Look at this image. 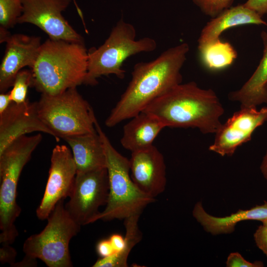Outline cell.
Masks as SVG:
<instances>
[{"mask_svg": "<svg viewBox=\"0 0 267 267\" xmlns=\"http://www.w3.org/2000/svg\"><path fill=\"white\" fill-rule=\"evenodd\" d=\"M189 50L182 43L162 52L155 59L136 63L131 80L105 124L113 127L143 111L155 99L181 83L180 70Z\"/></svg>", "mask_w": 267, "mask_h": 267, "instance_id": "obj_1", "label": "cell"}, {"mask_svg": "<svg viewBox=\"0 0 267 267\" xmlns=\"http://www.w3.org/2000/svg\"><path fill=\"white\" fill-rule=\"evenodd\" d=\"M143 111L156 117L165 127L196 128L207 134L218 130L224 109L213 90L190 82L157 98Z\"/></svg>", "mask_w": 267, "mask_h": 267, "instance_id": "obj_2", "label": "cell"}, {"mask_svg": "<svg viewBox=\"0 0 267 267\" xmlns=\"http://www.w3.org/2000/svg\"><path fill=\"white\" fill-rule=\"evenodd\" d=\"M88 51L85 43L47 39L31 68L32 86L41 94L54 95L85 82Z\"/></svg>", "mask_w": 267, "mask_h": 267, "instance_id": "obj_3", "label": "cell"}, {"mask_svg": "<svg viewBox=\"0 0 267 267\" xmlns=\"http://www.w3.org/2000/svg\"><path fill=\"white\" fill-rule=\"evenodd\" d=\"M95 125L104 146L109 182L107 202L105 209L97 216L96 221L125 220L140 216L155 199L142 192L135 185L131 177L129 159L113 147L97 121Z\"/></svg>", "mask_w": 267, "mask_h": 267, "instance_id": "obj_4", "label": "cell"}, {"mask_svg": "<svg viewBox=\"0 0 267 267\" xmlns=\"http://www.w3.org/2000/svg\"><path fill=\"white\" fill-rule=\"evenodd\" d=\"M136 31L131 23L121 19L112 29L104 43L97 48L88 51V68L85 85L94 86L103 76L114 75L125 77L123 62L130 56L154 51L155 40L149 37L135 39Z\"/></svg>", "mask_w": 267, "mask_h": 267, "instance_id": "obj_5", "label": "cell"}, {"mask_svg": "<svg viewBox=\"0 0 267 267\" xmlns=\"http://www.w3.org/2000/svg\"><path fill=\"white\" fill-rule=\"evenodd\" d=\"M37 103L41 120L57 141L96 132L93 111L77 88L54 95L41 94Z\"/></svg>", "mask_w": 267, "mask_h": 267, "instance_id": "obj_6", "label": "cell"}, {"mask_svg": "<svg viewBox=\"0 0 267 267\" xmlns=\"http://www.w3.org/2000/svg\"><path fill=\"white\" fill-rule=\"evenodd\" d=\"M47 219V223L40 233L26 239L23 252L27 256L40 259L49 267H72L69 243L81 226L66 209L64 200L57 203Z\"/></svg>", "mask_w": 267, "mask_h": 267, "instance_id": "obj_7", "label": "cell"}, {"mask_svg": "<svg viewBox=\"0 0 267 267\" xmlns=\"http://www.w3.org/2000/svg\"><path fill=\"white\" fill-rule=\"evenodd\" d=\"M35 149L29 142L17 139L0 153V243L11 244L18 236L14 222L21 209L16 202L22 171Z\"/></svg>", "mask_w": 267, "mask_h": 267, "instance_id": "obj_8", "label": "cell"}, {"mask_svg": "<svg viewBox=\"0 0 267 267\" xmlns=\"http://www.w3.org/2000/svg\"><path fill=\"white\" fill-rule=\"evenodd\" d=\"M108 193L106 168L77 173L65 208L81 226L93 223L99 207L106 205Z\"/></svg>", "mask_w": 267, "mask_h": 267, "instance_id": "obj_9", "label": "cell"}, {"mask_svg": "<svg viewBox=\"0 0 267 267\" xmlns=\"http://www.w3.org/2000/svg\"><path fill=\"white\" fill-rule=\"evenodd\" d=\"M72 0H22L23 11L17 23H29L45 33L49 39L84 43L83 37L62 15Z\"/></svg>", "mask_w": 267, "mask_h": 267, "instance_id": "obj_10", "label": "cell"}, {"mask_svg": "<svg viewBox=\"0 0 267 267\" xmlns=\"http://www.w3.org/2000/svg\"><path fill=\"white\" fill-rule=\"evenodd\" d=\"M76 174L71 150L65 145H56L52 151L45 191L36 210L39 219H47L57 203L69 197Z\"/></svg>", "mask_w": 267, "mask_h": 267, "instance_id": "obj_11", "label": "cell"}, {"mask_svg": "<svg viewBox=\"0 0 267 267\" xmlns=\"http://www.w3.org/2000/svg\"><path fill=\"white\" fill-rule=\"evenodd\" d=\"M267 121V107H241L215 133L210 151L222 156H231L238 147L251 139L255 130Z\"/></svg>", "mask_w": 267, "mask_h": 267, "instance_id": "obj_12", "label": "cell"}, {"mask_svg": "<svg viewBox=\"0 0 267 267\" xmlns=\"http://www.w3.org/2000/svg\"><path fill=\"white\" fill-rule=\"evenodd\" d=\"M131 153L129 161L132 179L142 192L155 198L166 186V165L162 154L153 145Z\"/></svg>", "mask_w": 267, "mask_h": 267, "instance_id": "obj_13", "label": "cell"}, {"mask_svg": "<svg viewBox=\"0 0 267 267\" xmlns=\"http://www.w3.org/2000/svg\"><path fill=\"white\" fill-rule=\"evenodd\" d=\"M4 54L0 65V92L12 87L17 73L24 67L32 68L42 43L40 37L23 34L11 35L5 42Z\"/></svg>", "mask_w": 267, "mask_h": 267, "instance_id": "obj_14", "label": "cell"}, {"mask_svg": "<svg viewBox=\"0 0 267 267\" xmlns=\"http://www.w3.org/2000/svg\"><path fill=\"white\" fill-rule=\"evenodd\" d=\"M36 132L52 136L39 116L37 102L27 99L21 103L12 102L0 114V153L17 138Z\"/></svg>", "mask_w": 267, "mask_h": 267, "instance_id": "obj_15", "label": "cell"}, {"mask_svg": "<svg viewBox=\"0 0 267 267\" xmlns=\"http://www.w3.org/2000/svg\"><path fill=\"white\" fill-rule=\"evenodd\" d=\"M261 16L244 4L230 7L208 22L201 31L198 40V50L220 40L225 30L246 24L267 25Z\"/></svg>", "mask_w": 267, "mask_h": 267, "instance_id": "obj_16", "label": "cell"}, {"mask_svg": "<svg viewBox=\"0 0 267 267\" xmlns=\"http://www.w3.org/2000/svg\"><path fill=\"white\" fill-rule=\"evenodd\" d=\"M192 215L207 232L214 235L230 234L238 222L246 220L261 222L267 219V201L250 209H239L237 212L223 217H217L208 214L201 201L194 205Z\"/></svg>", "mask_w": 267, "mask_h": 267, "instance_id": "obj_17", "label": "cell"}, {"mask_svg": "<svg viewBox=\"0 0 267 267\" xmlns=\"http://www.w3.org/2000/svg\"><path fill=\"white\" fill-rule=\"evenodd\" d=\"M70 147L77 173L106 168V156L101 138L97 132L63 138Z\"/></svg>", "mask_w": 267, "mask_h": 267, "instance_id": "obj_18", "label": "cell"}, {"mask_svg": "<svg viewBox=\"0 0 267 267\" xmlns=\"http://www.w3.org/2000/svg\"><path fill=\"white\" fill-rule=\"evenodd\" d=\"M123 127L122 146L131 152L153 145L165 126L155 116L142 111L130 119Z\"/></svg>", "mask_w": 267, "mask_h": 267, "instance_id": "obj_19", "label": "cell"}, {"mask_svg": "<svg viewBox=\"0 0 267 267\" xmlns=\"http://www.w3.org/2000/svg\"><path fill=\"white\" fill-rule=\"evenodd\" d=\"M264 44L263 57L249 80L238 90L228 94L232 101L240 103L241 107H254L267 104V32L261 34Z\"/></svg>", "mask_w": 267, "mask_h": 267, "instance_id": "obj_20", "label": "cell"}, {"mask_svg": "<svg viewBox=\"0 0 267 267\" xmlns=\"http://www.w3.org/2000/svg\"><path fill=\"white\" fill-rule=\"evenodd\" d=\"M139 215L125 219V244L124 248L112 255L99 258L92 265L93 267H127V260L132 249L141 240L142 233L139 228L138 222Z\"/></svg>", "mask_w": 267, "mask_h": 267, "instance_id": "obj_21", "label": "cell"}, {"mask_svg": "<svg viewBox=\"0 0 267 267\" xmlns=\"http://www.w3.org/2000/svg\"><path fill=\"white\" fill-rule=\"evenodd\" d=\"M203 64L208 69L217 70L231 65L237 56L233 46L221 39L199 50Z\"/></svg>", "mask_w": 267, "mask_h": 267, "instance_id": "obj_22", "label": "cell"}, {"mask_svg": "<svg viewBox=\"0 0 267 267\" xmlns=\"http://www.w3.org/2000/svg\"><path fill=\"white\" fill-rule=\"evenodd\" d=\"M22 11V0H0V28H13Z\"/></svg>", "mask_w": 267, "mask_h": 267, "instance_id": "obj_23", "label": "cell"}, {"mask_svg": "<svg viewBox=\"0 0 267 267\" xmlns=\"http://www.w3.org/2000/svg\"><path fill=\"white\" fill-rule=\"evenodd\" d=\"M33 75L32 71L21 70L16 75L12 88L9 92L13 102L21 103L26 101L28 88L32 86Z\"/></svg>", "mask_w": 267, "mask_h": 267, "instance_id": "obj_24", "label": "cell"}, {"mask_svg": "<svg viewBox=\"0 0 267 267\" xmlns=\"http://www.w3.org/2000/svg\"><path fill=\"white\" fill-rule=\"evenodd\" d=\"M205 15L215 18L230 7L234 0H192Z\"/></svg>", "mask_w": 267, "mask_h": 267, "instance_id": "obj_25", "label": "cell"}, {"mask_svg": "<svg viewBox=\"0 0 267 267\" xmlns=\"http://www.w3.org/2000/svg\"><path fill=\"white\" fill-rule=\"evenodd\" d=\"M264 265L261 261H257L253 263L245 260L238 252L229 254L226 261L227 267H262Z\"/></svg>", "mask_w": 267, "mask_h": 267, "instance_id": "obj_26", "label": "cell"}, {"mask_svg": "<svg viewBox=\"0 0 267 267\" xmlns=\"http://www.w3.org/2000/svg\"><path fill=\"white\" fill-rule=\"evenodd\" d=\"M254 239L257 246L267 257V226L260 225L254 234Z\"/></svg>", "mask_w": 267, "mask_h": 267, "instance_id": "obj_27", "label": "cell"}, {"mask_svg": "<svg viewBox=\"0 0 267 267\" xmlns=\"http://www.w3.org/2000/svg\"><path fill=\"white\" fill-rule=\"evenodd\" d=\"M16 256V250L10 244L1 243L0 248V262L1 264L8 263L11 266L15 262Z\"/></svg>", "mask_w": 267, "mask_h": 267, "instance_id": "obj_28", "label": "cell"}, {"mask_svg": "<svg viewBox=\"0 0 267 267\" xmlns=\"http://www.w3.org/2000/svg\"><path fill=\"white\" fill-rule=\"evenodd\" d=\"M96 250L100 258L107 257L116 253L109 239L99 241L96 245Z\"/></svg>", "mask_w": 267, "mask_h": 267, "instance_id": "obj_29", "label": "cell"}, {"mask_svg": "<svg viewBox=\"0 0 267 267\" xmlns=\"http://www.w3.org/2000/svg\"><path fill=\"white\" fill-rule=\"evenodd\" d=\"M243 4L262 17L267 14V0H247Z\"/></svg>", "mask_w": 267, "mask_h": 267, "instance_id": "obj_30", "label": "cell"}, {"mask_svg": "<svg viewBox=\"0 0 267 267\" xmlns=\"http://www.w3.org/2000/svg\"><path fill=\"white\" fill-rule=\"evenodd\" d=\"M109 239L116 253L120 252L124 248L125 244V237L124 238L120 234H113L110 236Z\"/></svg>", "mask_w": 267, "mask_h": 267, "instance_id": "obj_31", "label": "cell"}, {"mask_svg": "<svg viewBox=\"0 0 267 267\" xmlns=\"http://www.w3.org/2000/svg\"><path fill=\"white\" fill-rule=\"evenodd\" d=\"M12 102L9 92L0 93V114L3 112Z\"/></svg>", "mask_w": 267, "mask_h": 267, "instance_id": "obj_32", "label": "cell"}, {"mask_svg": "<svg viewBox=\"0 0 267 267\" xmlns=\"http://www.w3.org/2000/svg\"><path fill=\"white\" fill-rule=\"evenodd\" d=\"M35 258L25 256V258L20 262H15L11 266L12 267H36L37 263Z\"/></svg>", "mask_w": 267, "mask_h": 267, "instance_id": "obj_33", "label": "cell"}, {"mask_svg": "<svg viewBox=\"0 0 267 267\" xmlns=\"http://www.w3.org/2000/svg\"><path fill=\"white\" fill-rule=\"evenodd\" d=\"M260 170L267 183V148L261 163Z\"/></svg>", "mask_w": 267, "mask_h": 267, "instance_id": "obj_34", "label": "cell"}, {"mask_svg": "<svg viewBox=\"0 0 267 267\" xmlns=\"http://www.w3.org/2000/svg\"><path fill=\"white\" fill-rule=\"evenodd\" d=\"M11 35L7 29L0 28V43H5Z\"/></svg>", "mask_w": 267, "mask_h": 267, "instance_id": "obj_35", "label": "cell"}, {"mask_svg": "<svg viewBox=\"0 0 267 267\" xmlns=\"http://www.w3.org/2000/svg\"><path fill=\"white\" fill-rule=\"evenodd\" d=\"M262 224L267 226V219L261 222Z\"/></svg>", "mask_w": 267, "mask_h": 267, "instance_id": "obj_36", "label": "cell"}]
</instances>
